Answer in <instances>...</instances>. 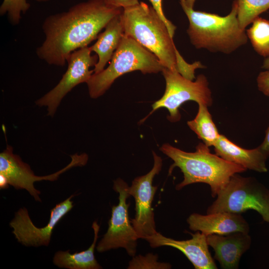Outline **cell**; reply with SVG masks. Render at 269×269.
Instances as JSON below:
<instances>
[{
  "label": "cell",
  "instance_id": "25",
  "mask_svg": "<svg viewBox=\"0 0 269 269\" xmlns=\"http://www.w3.org/2000/svg\"><path fill=\"white\" fill-rule=\"evenodd\" d=\"M257 81L259 90L265 96L269 97V69L260 72Z\"/></svg>",
  "mask_w": 269,
  "mask_h": 269
},
{
  "label": "cell",
  "instance_id": "27",
  "mask_svg": "<svg viewBox=\"0 0 269 269\" xmlns=\"http://www.w3.org/2000/svg\"><path fill=\"white\" fill-rule=\"evenodd\" d=\"M259 146L269 157V126L266 131L264 141Z\"/></svg>",
  "mask_w": 269,
  "mask_h": 269
},
{
  "label": "cell",
  "instance_id": "17",
  "mask_svg": "<svg viewBox=\"0 0 269 269\" xmlns=\"http://www.w3.org/2000/svg\"><path fill=\"white\" fill-rule=\"evenodd\" d=\"M121 13L109 22L104 31L98 35L97 41L90 47L91 51L94 52L98 57L94 73H98L104 69L124 36Z\"/></svg>",
  "mask_w": 269,
  "mask_h": 269
},
{
  "label": "cell",
  "instance_id": "24",
  "mask_svg": "<svg viewBox=\"0 0 269 269\" xmlns=\"http://www.w3.org/2000/svg\"><path fill=\"white\" fill-rule=\"evenodd\" d=\"M160 19L167 27L170 35L173 38L176 27L165 16L162 8V0H148Z\"/></svg>",
  "mask_w": 269,
  "mask_h": 269
},
{
  "label": "cell",
  "instance_id": "8",
  "mask_svg": "<svg viewBox=\"0 0 269 269\" xmlns=\"http://www.w3.org/2000/svg\"><path fill=\"white\" fill-rule=\"evenodd\" d=\"M129 187L120 178L114 181L113 189L119 193V203L112 207L108 230L96 247L100 253L122 248L129 256L135 255L139 238L129 217Z\"/></svg>",
  "mask_w": 269,
  "mask_h": 269
},
{
  "label": "cell",
  "instance_id": "28",
  "mask_svg": "<svg viewBox=\"0 0 269 269\" xmlns=\"http://www.w3.org/2000/svg\"><path fill=\"white\" fill-rule=\"evenodd\" d=\"M8 183L6 178L2 174H0V188L6 189L8 187Z\"/></svg>",
  "mask_w": 269,
  "mask_h": 269
},
{
  "label": "cell",
  "instance_id": "12",
  "mask_svg": "<svg viewBox=\"0 0 269 269\" xmlns=\"http://www.w3.org/2000/svg\"><path fill=\"white\" fill-rule=\"evenodd\" d=\"M73 195L56 205L50 211V216L46 226L36 227L32 222L26 208L17 211L9 226L17 241L27 247L48 246L55 226L73 207L71 200Z\"/></svg>",
  "mask_w": 269,
  "mask_h": 269
},
{
  "label": "cell",
  "instance_id": "21",
  "mask_svg": "<svg viewBox=\"0 0 269 269\" xmlns=\"http://www.w3.org/2000/svg\"><path fill=\"white\" fill-rule=\"evenodd\" d=\"M237 18L240 27L246 29L263 12L269 9V0H237Z\"/></svg>",
  "mask_w": 269,
  "mask_h": 269
},
{
  "label": "cell",
  "instance_id": "26",
  "mask_svg": "<svg viewBox=\"0 0 269 269\" xmlns=\"http://www.w3.org/2000/svg\"><path fill=\"white\" fill-rule=\"evenodd\" d=\"M109 5L118 8H124L137 4L138 0H105Z\"/></svg>",
  "mask_w": 269,
  "mask_h": 269
},
{
  "label": "cell",
  "instance_id": "22",
  "mask_svg": "<svg viewBox=\"0 0 269 269\" xmlns=\"http://www.w3.org/2000/svg\"><path fill=\"white\" fill-rule=\"evenodd\" d=\"M30 7L27 0H3L0 6V15L7 13L10 22L16 25L21 19V13L24 14Z\"/></svg>",
  "mask_w": 269,
  "mask_h": 269
},
{
  "label": "cell",
  "instance_id": "9",
  "mask_svg": "<svg viewBox=\"0 0 269 269\" xmlns=\"http://www.w3.org/2000/svg\"><path fill=\"white\" fill-rule=\"evenodd\" d=\"M90 47L77 49L68 57V67L57 85L35 101L39 107H47V115L53 116L63 98L75 86L86 83L93 74L91 67L98 60L97 54L91 55Z\"/></svg>",
  "mask_w": 269,
  "mask_h": 269
},
{
  "label": "cell",
  "instance_id": "4",
  "mask_svg": "<svg viewBox=\"0 0 269 269\" xmlns=\"http://www.w3.org/2000/svg\"><path fill=\"white\" fill-rule=\"evenodd\" d=\"M180 3L189 20L187 33L197 49L229 54L247 43L246 29L240 27L237 18V0L225 16L194 10L187 5L185 0H180Z\"/></svg>",
  "mask_w": 269,
  "mask_h": 269
},
{
  "label": "cell",
  "instance_id": "23",
  "mask_svg": "<svg viewBox=\"0 0 269 269\" xmlns=\"http://www.w3.org/2000/svg\"><path fill=\"white\" fill-rule=\"evenodd\" d=\"M158 256L152 253L144 256L137 255L133 257L128 266V269H169L171 265L169 263L158 261Z\"/></svg>",
  "mask_w": 269,
  "mask_h": 269
},
{
  "label": "cell",
  "instance_id": "5",
  "mask_svg": "<svg viewBox=\"0 0 269 269\" xmlns=\"http://www.w3.org/2000/svg\"><path fill=\"white\" fill-rule=\"evenodd\" d=\"M111 60L107 68L94 73L87 82L92 99L104 95L118 78L126 73L138 70L144 74L157 73L164 68L154 54L125 34Z\"/></svg>",
  "mask_w": 269,
  "mask_h": 269
},
{
  "label": "cell",
  "instance_id": "31",
  "mask_svg": "<svg viewBox=\"0 0 269 269\" xmlns=\"http://www.w3.org/2000/svg\"><path fill=\"white\" fill-rule=\"evenodd\" d=\"M35 0L39 2H47L49 1V0Z\"/></svg>",
  "mask_w": 269,
  "mask_h": 269
},
{
  "label": "cell",
  "instance_id": "14",
  "mask_svg": "<svg viewBox=\"0 0 269 269\" xmlns=\"http://www.w3.org/2000/svg\"><path fill=\"white\" fill-rule=\"evenodd\" d=\"M189 229L199 231L206 236L211 234L226 235L241 232L249 233L250 226L240 213L219 212L207 215L193 213L187 219Z\"/></svg>",
  "mask_w": 269,
  "mask_h": 269
},
{
  "label": "cell",
  "instance_id": "20",
  "mask_svg": "<svg viewBox=\"0 0 269 269\" xmlns=\"http://www.w3.org/2000/svg\"><path fill=\"white\" fill-rule=\"evenodd\" d=\"M246 31L255 51L265 58L269 57V20L259 16Z\"/></svg>",
  "mask_w": 269,
  "mask_h": 269
},
{
  "label": "cell",
  "instance_id": "10",
  "mask_svg": "<svg viewBox=\"0 0 269 269\" xmlns=\"http://www.w3.org/2000/svg\"><path fill=\"white\" fill-rule=\"evenodd\" d=\"M71 162L62 169L46 176H36L30 166L24 163L19 155L13 153V148L7 145L0 153V174L7 179L9 185L17 189L26 190L37 201L41 202L40 191L36 189L34 183L41 180L55 181L59 175L73 167L83 166L86 164L88 156L86 153L75 154L70 156Z\"/></svg>",
  "mask_w": 269,
  "mask_h": 269
},
{
  "label": "cell",
  "instance_id": "7",
  "mask_svg": "<svg viewBox=\"0 0 269 269\" xmlns=\"http://www.w3.org/2000/svg\"><path fill=\"white\" fill-rule=\"evenodd\" d=\"M161 72L165 81V92L162 97L152 105L150 114L159 108H164L169 112L167 120L176 123L181 119L180 107L187 101H193L208 107L212 106V93L204 75H198L193 81L178 71L167 68L164 67Z\"/></svg>",
  "mask_w": 269,
  "mask_h": 269
},
{
  "label": "cell",
  "instance_id": "11",
  "mask_svg": "<svg viewBox=\"0 0 269 269\" xmlns=\"http://www.w3.org/2000/svg\"><path fill=\"white\" fill-rule=\"evenodd\" d=\"M153 165L146 174L135 178L129 187V194L135 200V215L131 220L139 239H144L157 232L154 221L152 203L157 186L152 185L155 176L160 172L162 167V159L152 151Z\"/></svg>",
  "mask_w": 269,
  "mask_h": 269
},
{
  "label": "cell",
  "instance_id": "6",
  "mask_svg": "<svg viewBox=\"0 0 269 269\" xmlns=\"http://www.w3.org/2000/svg\"><path fill=\"white\" fill-rule=\"evenodd\" d=\"M257 211L269 223V189L257 179L235 173L208 207L207 214L229 212L241 214Z\"/></svg>",
  "mask_w": 269,
  "mask_h": 269
},
{
  "label": "cell",
  "instance_id": "16",
  "mask_svg": "<svg viewBox=\"0 0 269 269\" xmlns=\"http://www.w3.org/2000/svg\"><path fill=\"white\" fill-rule=\"evenodd\" d=\"M213 146L216 154L228 161L258 172L265 173L268 171L266 161L269 156L259 146L251 149H245L223 134H220Z\"/></svg>",
  "mask_w": 269,
  "mask_h": 269
},
{
  "label": "cell",
  "instance_id": "15",
  "mask_svg": "<svg viewBox=\"0 0 269 269\" xmlns=\"http://www.w3.org/2000/svg\"><path fill=\"white\" fill-rule=\"evenodd\" d=\"M207 242L214 250V258L222 269H236L241 257L250 248L252 239L249 233L237 232L209 235L207 236Z\"/></svg>",
  "mask_w": 269,
  "mask_h": 269
},
{
  "label": "cell",
  "instance_id": "18",
  "mask_svg": "<svg viewBox=\"0 0 269 269\" xmlns=\"http://www.w3.org/2000/svg\"><path fill=\"white\" fill-rule=\"evenodd\" d=\"M94 237L92 245L84 251L71 254L68 251H58L53 258V263L56 266L69 269H100L102 267L96 260L95 248L99 238L100 226L96 221L93 223Z\"/></svg>",
  "mask_w": 269,
  "mask_h": 269
},
{
  "label": "cell",
  "instance_id": "30",
  "mask_svg": "<svg viewBox=\"0 0 269 269\" xmlns=\"http://www.w3.org/2000/svg\"><path fill=\"white\" fill-rule=\"evenodd\" d=\"M185 1L188 6L193 8L195 0H185Z\"/></svg>",
  "mask_w": 269,
  "mask_h": 269
},
{
  "label": "cell",
  "instance_id": "3",
  "mask_svg": "<svg viewBox=\"0 0 269 269\" xmlns=\"http://www.w3.org/2000/svg\"><path fill=\"white\" fill-rule=\"evenodd\" d=\"M195 149L194 152H186L168 143L160 147V151L173 161L169 167V174L176 167L183 174V180L175 186L177 190L189 184L203 183L209 185L211 196L215 197L233 175L247 170L211 153L209 147L203 142L199 143Z\"/></svg>",
  "mask_w": 269,
  "mask_h": 269
},
{
  "label": "cell",
  "instance_id": "29",
  "mask_svg": "<svg viewBox=\"0 0 269 269\" xmlns=\"http://www.w3.org/2000/svg\"><path fill=\"white\" fill-rule=\"evenodd\" d=\"M265 69H269V57H266L263 62V64L262 67Z\"/></svg>",
  "mask_w": 269,
  "mask_h": 269
},
{
  "label": "cell",
  "instance_id": "2",
  "mask_svg": "<svg viewBox=\"0 0 269 269\" xmlns=\"http://www.w3.org/2000/svg\"><path fill=\"white\" fill-rule=\"evenodd\" d=\"M121 18L125 35L154 54L165 68L177 71L193 80L195 71L204 68L200 61L187 63L176 49L167 27L152 6L140 2L123 9Z\"/></svg>",
  "mask_w": 269,
  "mask_h": 269
},
{
  "label": "cell",
  "instance_id": "19",
  "mask_svg": "<svg viewBox=\"0 0 269 269\" xmlns=\"http://www.w3.org/2000/svg\"><path fill=\"white\" fill-rule=\"evenodd\" d=\"M196 116L187 122L189 128L208 147L213 146L218 141L220 134L214 124L208 107L199 104Z\"/></svg>",
  "mask_w": 269,
  "mask_h": 269
},
{
  "label": "cell",
  "instance_id": "1",
  "mask_svg": "<svg viewBox=\"0 0 269 269\" xmlns=\"http://www.w3.org/2000/svg\"><path fill=\"white\" fill-rule=\"evenodd\" d=\"M123 9L109 5L105 0H88L49 15L42 24L45 37L36 49L37 56L49 64L64 66L72 52L97 39Z\"/></svg>",
  "mask_w": 269,
  "mask_h": 269
},
{
  "label": "cell",
  "instance_id": "13",
  "mask_svg": "<svg viewBox=\"0 0 269 269\" xmlns=\"http://www.w3.org/2000/svg\"><path fill=\"white\" fill-rule=\"evenodd\" d=\"M192 238L176 240L157 232L144 239L152 248L168 246L178 249L187 257L195 269H216L217 266L209 251L207 236L199 231L191 234Z\"/></svg>",
  "mask_w": 269,
  "mask_h": 269
}]
</instances>
